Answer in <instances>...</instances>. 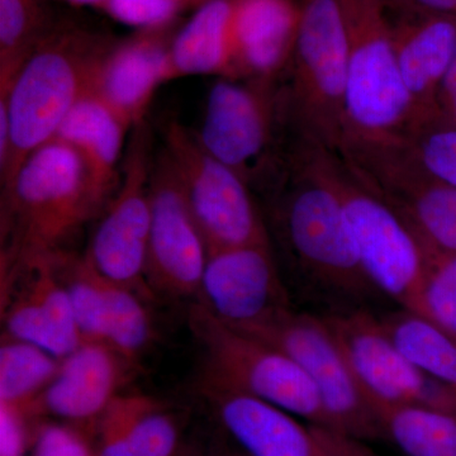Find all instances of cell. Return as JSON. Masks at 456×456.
<instances>
[{
	"instance_id": "cell-1",
	"label": "cell",
	"mask_w": 456,
	"mask_h": 456,
	"mask_svg": "<svg viewBox=\"0 0 456 456\" xmlns=\"http://www.w3.org/2000/svg\"><path fill=\"white\" fill-rule=\"evenodd\" d=\"M266 198L273 231L318 316L371 310L383 294L359 259L340 198L298 140L290 141L283 178Z\"/></svg>"
},
{
	"instance_id": "cell-2",
	"label": "cell",
	"mask_w": 456,
	"mask_h": 456,
	"mask_svg": "<svg viewBox=\"0 0 456 456\" xmlns=\"http://www.w3.org/2000/svg\"><path fill=\"white\" fill-rule=\"evenodd\" d=\"M106 207L73 147L53 139L36 150L2 187V279L64 253L66 242Z\"/></svg>"
},
{
	"instance_id": "cell-3",
	"label": "cell",
	"mask_w": 456,
	"mask_h": 456,
	"mask_svg": "<svg viewBox=\"0 0 456 456\" xmlns=\"http://www.w3.org/2000/svg\"><path fill=\"white\" fill-rule=\"evenodd\" d=\"M114 41L74 25L51 26L7 93L11 147L0 167V188L41 146L55 139L68 114L88 94L102 60Z\"/></svg>"
},
{
	"instance_id": "cell-4",
	"label": "cell",
	"mask_w": 456,
	"mask_h": 456,
	"mask_svg": "<svg viewBox=\"0 0 456 456\" xmlns=\"http://www.w3.org/2000/svg\"><path fill=\"white\" fill-rule=\"evenodd\" d=\"M349 35L341 0H302L292 61L281 83L289 134L331 151L345 141Z\"/></svg>"
},
{
	"instance_id": "cell-5",
	"label": "cell",
	"mask_w": 456,
	"mask_h": 456,
	"mask_svg": "<svg viewBox=\"0 0 456 456\" xmlns=\"http://www.w3.org/2000/svg\"><path fill=\"white\" fill-rule=\"evenodd\" d=\"M340 198L371 283L399 308L415 311L430 250L397 211L354 173L341 154L299 140Z\"/></svg>"
},
{
	"instance_id": "cell-6",
	"label": "cell",
	"mask_w": 456,
	"mask_h": 456,
	"mask_svg": "<svg viewBox=\"0 0 456 456\" xmlns=\"http://www.w3.org/2000/svg\"><path fill=\"white\" fill-rule=\"evenodd\" d=\"M194 132L204 149L235 170L251 191L268 196L283 176L290 142L281 84L216 80L202 126Z\"/></svg>"
},
{
	"instance_id": "cell-7",
	"label": "cell",
	"mask_w": 456,
	"mask_h": 456,
	"mask_svg": "<svg viewBox=\"0 0 456 456\" xmlns=\"http://www.w3.org/2000/svg\"><path fill=\"white\" fill-rule=\"evenodd\" d=\"M341 4L349 35L345 141L404 139L419 118L399 71L388 9L380 0Z\"/></svg>"
},
{
	"instance_id": "cell-8",
	"label": "cell",
	"mask_w": 456,
	"mask_h": 456,
	"mask_svg": "<svg viewBox=\"0 0 456 456\" xmlns=\"http://www.w3.org/2000/svg\"><path fill=\"white\" fill-rule=\"evenodd\" d=\"M188 321L202 351L200 383L246 393L292 413L305 424L327 428L320 393L283 351L227 326L198 303L189 311Z\"/></svg>"
},
{
	"instance_id": "cell-9",
	"label": "cell",
	"mask_w": 456,
	"mask_h": 456,
	"mask_svg": "<svg viewBox=\"0 0 456 456\" xmlns=\"http://www.w3.org/2000/svg\"><path fill=\"white\" fill-rule=\"evenodd\" d=\"M163 134L161 151L169 160L209 251L272 244L265 217L248 183L209 154L196 132L182 123L167 122Z\"/></svg>"
},
{
	"instance_id": "cell-10",
	"label": "cell",
	"mask_w": 456,
	"mask_h": 456,
	"mask_svg": "<svg viewBox=\"0 0 456 456\" xmlns=\"http://www.w3.org/2000/svg\"><path fill=\"white\" fill-rule=\"evenodd\" d=\"M239 331L283 351L310 377L325 408L326 428L367 443L383 440L370 402L318 314L290 307Z\"/></svg>"
},
{
	"instance_id": "cell-11",
	"label": "cell",
	"mask_w": 456,
	"mask_h": 456,
	"mask_svg": "<svg viewBox=\"0 0 456 456\" xmlns=\"http://www.w3.org/2000/svg\"><path fill=\"white\" fill-rule=\"evenodd\" d=\"M338 154L428 250L456 255V188L426 173L402 140H347Z\"/></svg>"
},
{
	"instance_id": "cell-12",
	"label": "cell",
	"mask_w": 456,
	"mask_h": 456,
	"mask_svg": "<svg viewBox=\"0 0 456 456\" xmlns=\"http://www.w3.org/2000/svg\"><path fill=\"white\" fill-rule=\"evenodd\" d=\"M151 131L146 121L134 126L121 165V182L99 221L88 251L93 269L114 283L127 285L151 298L146 281L147 248L151 226L150 180Z\"/></svg>"
},
{
	"instance_id": "cell-13",
	"label": "cell",
	"mask_w": 456,
	"mask_h": 456,
	"mask_svg": "<svg viewBox=\"0 0 456 456\" xmlns=\"http://www.w3.org/2000/svg\"><path fill=\"white\" fill-rule=\"evenodd\" d=\"M369 402L419 404L456 413V395L397 349L378 314L350 310L320 316Z\"/></svg>"
},
{
	"instance_id": "cell-14",
	"label": "cell",
	"mask_w": 456,
	"mask_h": 456,
	"mask_svg": "<svg viewBox=\"0 0 456 456\" xmlns=\"http://www.w3.org/2000/svg\"><path fill=\"white\" fill-rule=\"evenodd\" d=\"M150 202L147 284L152 292L197 299L209 248L161 150L152 164Z\"/></svg>"
},
{
	"instance_id": "cell-15",
	"label": "cell",
	"mask_w": 456,
	"mask_h": 456,
	"mask_svg": "<svg viewBox=\"0 0 456 456\" xmlns=\"http://www.w3.org/2000/svg\"><path fill=\"white\" fill-rule=\"evenodd\" d=\"M197 303L237 330L293 307L272 244L209 251Z\"/></svg>"
},
{
	"instance_id": "cell-16",
	"label": "cell",
	"mask_w": 456,
	"mask_h": 456,
	"mask_svg": "<svg viewBox=\"0 0 456 456\" xmlns=\"http://www.w3.org/2000/svg\"><path fill=\"white\" fill-rule=\"evenodd\" d=\"M4 335L65 359L83 344L70 297L53 259L38 260L2 281Z\"/></svg>"
},
{
	"instance_id": "cell-17",
	"label": "cell",
	"mask_w": 456,
	"mask_h": 456,
	"mask_svg": "<svg viewBox=\"0 0 456 456\" xmlns=\"http://www.w3.org/2000/svg\"><path fill=\"white\" fill-rule=\"evenodd\" d=\"M134 367L108 345L84 342L62 359L59 373L28 415L55 416L93 435L99 417L122 395Z\"/></svg>"
},
{
	"instance_id": "cell-18",
	"label": "cell",
	"mask_w": 456,
	"mask_h": 456,
	"mask_svg": "<svg viewBox=\"0 0 456 456\" xmlns=\"http://www.w3.org/2000/svg\"><path fill=\"white\" fill-rule=\"evenodd\" d=\"M169 26L137 29L114 42L99 65L90 93L134 128L146 121L156 92L167 83V56L174 36Z\"/></svg>"
},
{
	"instance_id": "cell-19",
	"label": "cell",
	"mask_w": 456,
	"mask_h": 456,
	"mask_svg": "<svg viewBox=\"0 0 456 456\" xmlns=\"http://www.w3.org/2000/svg\"><path fill=\"white\" fill-rule=\"evenodd\" d=\"M224 435L250 456H327L311 426L246 393L200 383Z\"/></svg>"
},
{
	"instance_id": "cell-20",
	"label": "cell",
	"mask_w": 456,
	"mask_h": 456,
	"mask_svg": "<svg viewBox=\"0 0 456 456\" xmlns=\"http://www.w3.org/2000/svg\"><path fill=\"white\" fill-rule=\"evenodd\" d=\"M387 9L399 71L419 123L435 119L441 84L455 55L456 18Z\"/></svg>"
},
{
	"instance_id": "cell-21",
	"label": "cell",
	"mask_w": 456,
	"mask_h": 456,
	"mask_svg": "<svg viewBox=\"0 0 456 456\" xmlns=\"http://www.w3.org/2000/svg\"><path fill=\"white\" fill-rule=\"evenodd\" d=\"M302 2L237 0L233 80L281 84L292 61Z\"/></svg>"
},
{
	"instance_id": "cell-22",
	"label": "cell",
	"mask_w": 456,
	"mask_h": 456,
	"mask_svg": "<svg viewBox=\"0 0 456 456\" xmlns=\"http://www.w3.org/2000/svg\"><path fill=\"white\" fill-rule=\"evenodd\" d=\"M93 437L98 456H175L184 444L176 416L145 395L114 398Z\"/></svg>"
},
{
	"instance_id": "cell-23",
	"label": "cell",
	"mask_w": 456,
	"mask_h": 456,
	"mask_svg": "<svg viewBox=\"0 0 456 456\" xmlns=\"http://www.w3.org/2000/svg\"><path fill=\"white\" fill-rule=\"evenodd\" d=\"M131 131L118 114L89 92L68 114L55 137L82 158L93 184L107 204L121 182L119 165Z\"/></svg>"
},
{
	"instance_id": "cell-24",
	"label": "cell",
	"mask_w": 456,
	"mask_h": 456,
	"mask_svg": "<svg viewBox=\"0 0 456 456\" xmlns=\"http://www.w3.org/2000/svg\"><path fill=\"white\" fill-rule=\"evenodd\" d=\"M237 0H208L171 41L167 83L187 77L233 79Z\"/></svg>"
},
{
	"instance_id": "cell-25",
	"label": "cell",
	"mask_w": 456,
	"mask_h": 456,
	"mask_svg": "<svg viewBox=\"0 0 456 456\" xmlns=\"http://www.w3.org/2000/svg\"><path fill=\"white\" fill-rule=\"evenodd\" d=\"M383 440L406 456H456V413L419 404L370 402Z\"/></svg>"
},
{
	"instance_id": "cell-26",
	"label": "cell",
	"mask_w": 456,
	"mask_h": 456,
	"mask_svg": "<svg viewBox=\"0 0 456 456\" xmlns=\"http://www.w3.org/2000/svg\"><path fill=\"white\" fill-rule=\"evenodd\" d=\"M384 331L422 373L456 395V341L415 312L398 308L378 314Z\"/></svg>"
},
{
	"instance_id": "cell-27",
	"label": "cell",
	"mask_w": 456,
	"mask_h": 456,
	"mask_svg": "<svg viewBox=\"0 0 456 456\" xmlns=\"http://www.w3.org/2000/svg\"><path fill=\"white\" fill-rule=\"evenodd\" d=\"M62 359L37 345L3 334L0 346V403L29 408L59 373Z\"/></svg>"
},
{
	"instance_id": "cell-28",
	"label": "cell",
	"mask_w": 456,
	"mask_h": 456,
	"mask_svg": "<svg viewBox=\"0 0 456 456\" xmlns=\"http://www.w3.org/2000/svg\"><path fill=\"white\" fill-rule=\"evenodd\" d=\"M50 28L41 0H0V94L8 92Z\"/></svg>"
},
{
	"instance_id": "cell-29",
	"label": "cell",
	"mask_w": 456,
	"mask_h": 456,
	"mask_svg": "<svg viewBox=\"0 0 456 456\" xmlns=\"http://www.w3.org/2000/svg\"><path fill=\"white\" fill-rule=\"evenodd\" d=\"M101 277L107 307V345L136 365L154 338L147 298L136 289Z\"/></svg>"
},
{
	"instance_id": "cell-30",
	"label": "cell",
	"mask_w": 456,
	"mask_h": 456,
	"mask_svg": "<svg viewBox=\"0 0 456 456\" xmlns=\"http://www.w3.org/2000/svg\"><path fill=\"white\" fill-rule=\"evenodd\" d=\"M415 314L428 318L456 341V255L430 250Z\"/></svg>"
},
{
	"instance_id": "cell-31",
	"label": "cell",
	"mask_w": 456,
	"mask_h": 456,
	"mask_svg": "<svg viewBox=\"0 0 456 456\" xmlns=\"http://www.w3.org/2000/svg\"><path fill=\"white\" fill-rule=\"evenodd\" d=\"M402 142L432 178L456 188V126L428 119L415 126Z\"/></svg>"
},
{
	"instance_id": "cell-32",
	"label": "cell",
	"mask_w": 456,
	"mask_h": 456,
	"mask_svg": "<svg viewBox=\"0 0 456 456\" xmlns=\"http://www.w3.org/2000/svg\"><path fill=\"white\" fill-rule=\"evenodd\" d=\"M191 7L187 0H110L101 11L123 25L137 29L169 26Z\"/></svg>"
},
{
	"instance_id": "cell-33",
	"label": "cell",
	"mask_w": 456,
	"mask_h": 456,
	"mask_svg": "<svg viewBox=\"0 0 456 456\" xmlns=\"http://www.w3.org/2000/svg\"><path fill=\"white\" fill-rule=\"evenodd\" d=\"M31 456H98L93 435L71 424H42L33 432Z\"/></svg>"
},
{
	"instance_id": "cell-34",
	"label": "cell",
	"mask_w": 456,
	"mask_h": 456,
	"mask_svg": "<svg viewBox=\"0 0 456 456\" xmlns=\"http://www.w3.org/2000/svg\"><path fill=\"white\" fill-rule=\"evenodd\" d=\"M31 419L22 408L0 403V456H28L35 432Z\"/></svg>"
},
{
	"instance_id": "cell-35",
	"label": "cell",
	"mask_w": 456,
	"mask_h": 456,
	"mask_svg": "<svg viewBox=\"0 0 456 456\" xmlns=\"http://www.w3.org/2000/svg\"><path fill=\"white\" fill-rule=\"evenodd\" d=\"M310 426L327 456H382L371 449L367 441L356 439L331 428Z\"/></svg>"
},
{
	"instance_id": "cell-36",
	"label": "cell",
	"mask_w": 456,
	"mask_h": 456,
	"mask_svg": "<svg viewBox=\"0 0 456 456\" xmlns=\"http://www.w3.org/2000/svg\"><path fill=\"white\" fill-rule=\"evenodd\" d=\"M436 119L456 126V51L437 97Z\"/></svg>"
},
{
	"instance_id": "cell-37",
	"label": "cell",
	"mask_w": 456,
	"mask_h": 456,
	"mask_svg": "<svg viewBox=\"0 0 456 456\" xmlns=\"http://www.w3.org/2000/svg\"><path fill=\"white\" fill-rule=\"evenodd\" d=\"M388 7L456 18V0H392Z\"/></svg>"
},
{
	"instance_id": "cell-38",
	"label": "cell",
	"mask_w": 456,
	"mask_h": 456,
	"mask_svg": "<svg viewBox=\"0 0 456 456\" xmlns=\"http://www.w3.org/2000/svg\"><path fill=\"white\" fill-rule=\"evenodd\" d=\"M206 456H250L244 450L239 448L232 440L228 439L224 432L212 441L211 445L206 449Z\"/></svg>"
},
{
	"instance_id": "cell-39",
	"label": "cell",
	"mask_w": 456,
	"mask_h": 456,
	"mask_svg": "<svg viewBox=\"0 0 456 456\" xmlns=\"http://www.w3.org/2000/svg\"><path fill=\"white\" fill-rule=\"evenodd\" d=\"M62 2L70 3V4L74 5H89V7L102 9L110 0H62ZM187 2L191 7L197 9L200 7L203 3L208 2V0H187Z\"/></svg>"
},
{
	"instance_id": "cell-40",
	"label": "cell",
	"mask_w": 456,
	"mask_h": 456,
	"mask_svg": "<svg viewBox=\"0 0 456 456\" xmlns=\"http://www.w3.org/2000/svg\"><path fill=\"white\" fill-rule=\"evenodd\" d=\"M175 456H206V449L197 448V446L184 443Z\"/></svg>"
},
{
	"instance_id": "cell-41",
	"label": "cell",
	"mask_w": 456,
	"mask_h": 456,
	"mask_svg": "<svg viewBox=\"0 0 456 456\" xmlns=\"http://www.w3.org/2000/svg\"><path fill=\"white\" fill-rule=\"evenodd\" d=\"M380 2H383L384 4H388V3H391L392 0H380Z\"/></svg>"
}]
</instances>
